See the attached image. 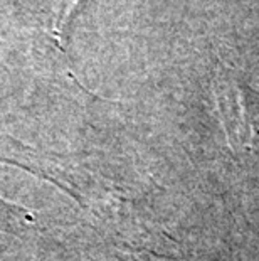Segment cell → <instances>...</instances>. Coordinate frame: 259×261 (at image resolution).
<instances>
[{
  "label": "cell",
  "instance_id": "obj_1",
  "mask_svg": "<svg viewBox=\"0 0 259 261\" xmlns=\"http://www.w3.org/2000/svg\"><path fill=\"white\" fill-rule=\"evenodd\" d=\"M31 224V216L27 211L5 202L0 199V229L7 232H19Z\"/></svg>",
  "mask_w": 259,
  "mask_h": 261
}]
</instances>
